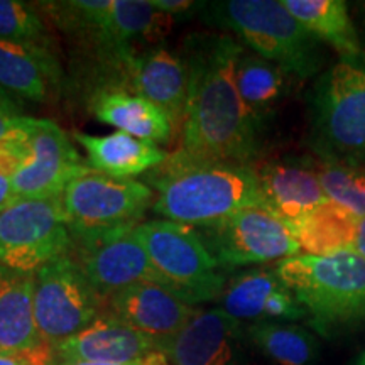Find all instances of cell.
Segmentation results:
<instances>
[{
    "label": "cell",
    "instance_id": "cell-5",
    "mask_svg": "<svg viewBox=\"0 0 365 365\" xmlns=\"http://www.w3.org/2000/svg\"><path fill=\"white\" fill-rule=\"evenodd\" d=\"M208 12L210 19L235 33L257 56L276 63L296 78L318 76L327 63L322 41L277 0L213 2Z\"/></svg>",
    "mask_w": 365,
    "mask_h": 365
},
{
    "label": "cell",
    "instance_id": "cell-34",
    "mask_svg": "<svg viewBox=\"0 0 365 365\" xmlns=\"http://www.w3.org/2000/svg\"><path fill=\"white\" fill-rule=\"evenodd\" d=\"M158 11L164 14H170V16H176V14H185L193 9L196 4L190 2V0H149Z\"/></svg>",
    "mask_w": 365,
    "mask_h": 365
},
{
    "label": "cell",
    "instance_id": "cell-9",
    "mask_svg": "<svg viewBox=\"0 0 365 365\" xmlns=\"http://www.w3.org/2000/svg\"><path fill=\"white\" fill-rule=\"evenodd\" d=\"M103 301L70 254L34 272V319L46 344L70 339L103 314Z\"/></svg>",
    "mask_w": 365,
    "mask_h": 365
},
{
    "label": "cell",
    "instance_id": "cell-15",
    "mask_svg": "<svg viewBox=\"0 0 365 365\" xmlns=\"http://www.w3.org/2000/svg\"><path fill=\"white\" fill-rule=\"evenodd\" d=\"M159 352V344L110 314H100L91 325L53 345L54 362L130 364Z\"/></svg>",
    "mask_w": 365,
    "mask_h": 365
},
{
    "label": "cell",
    "instance_id": "cell-28",
    "mask_svg": "<svg viewBox=\"0 0 365 365\" xmlns=\"http://www.w3.org/2000/svg\"><path fill=\"white\" fill-rule=\"evenodd\" d=\"M327 198L350 212L359 220L365 218V166L312 161Z\"/></svg>",
    "mask_w": 365,
    "mask_h": 365
},
{
    "label": "cell",
    "instance_id": "cell-16",
    "mask_svg": "<svg viewBox=\"0 0 365 365\" xmlns=\"http://www.w3.org/2000/svg\"><path fill=\"white\" fill-rule=\"evenodd\" d=\"M222 309L239 322H307V313L276 269H255L228 281Z\"/></svg>",
    "mask_w": 365,
    "mask_h": 365
},
{
    "label": "cell",
    "instance_id": "cell-1",
    "mask_svg": "<svg viewBox=\"0 0 365 365\" xmlns=\"http://www.w3.org/2000/svg\"><path fill=\"white\" fill-rule=\"evenodd\" d=\"M244 48L230 36H205L188 46L190 90L180 145L166 164H245L259 153L261 125L245 107L235 83Z\"/></svg>",
    "mask_w": 365,
    "mask_h": 365
},
{
    "label": "cell",
    "instance_id": "cell-25",
    "mask_svg": "<svg viewBox=\"0 0 365 365\" xmlns=\"http://www.w3.org/2000/svg\"><path fill=\"white\" fill-rule=\"evenodd\" d=\"M359 218L328 200L294 225V239L308 255H333L354 250Z\"/></svg>",
    "mask_w": 365,
    "mask_h": 365
},
{
    "label": "cell",
    "instance_id": "cell-36",
    "mask_svg": "<svg viewBox=\"0 0 365 365\" xmlns=\"http://www.w3.org/2000/svg\"><path fill=\"white\" fill-rule=\"evenodd\" d=\"M354 365H365V350L359 355L357 360H355V362H354Z\"/></svg>",
    "mask_w": 365,
    "mask_h": 365
},
{
    "label": "cell",
    "instance_id": "cell-24",
    "mask_svg": "<svg viewBox=\"0 0 365 365\" xmlns=\"http://www.w3.org/2000/svg\"><path fill=\"white\" fill-rule=\"evenodd\" d=\"M173 22V16L158 11L149 0H112L103 48L110 49L122 61H127L132 56V43L139 39L158 43L170 33Z\"/></svg>",
    "mask_w": 365,
    "mask_h": 365
},
{
    "label": "cell",
    "instance_id": "cell-2",
    "mask_svg": "<svg viewBox=\"0 0 365 365\" xmlns=\"http://www.w3.org/2000/svg\"><path fill=\"white\" fill-rule=\"evenodd\" d=\"M281 281L323 339L335 340L365 328V259L354 250L333 255L298 254L277 262Z\"/></svg>",
    "mask_w": 365,
    "mask_h": 365
},
{
    "label": "cell",
    "instance_id": "cell-3",
    "mask_svg": "<svg viewBox=\"0 0 365 365\" xmlns=\"http://www.w3.org/2000/svg\"><path fill=\"white\" fill-rule=\"evenodd\" d=\"M150 181L158 191L154 212L193 228L213 225L244 208H264L257 175L245 164L163 163Z\"/></svg>",
    "mask_w": 365,
    "mask_h": 365
},
{
    "label": "cell",
    "instance_id": "cell-19",
    "mask_svg": "<svg viewBox=\"0 0 365 365\" xmlns=\"http://www.w3.org/2000/svg\"><path fill=\"white\" fill-rule=\"evenodd\" d=\"M61 70L49 48L0 39V90L46 102L56 93Z\"/></svg>",
    "mask_w": 365,
    "mask_h": 365
},
{
    "label": "cell",
    "instance_id": "cell-11",
    "mask_svg": "<svg viewBox=\"0 0 365 365\" xmlns=\"http://www.w3.org/2000/svg\"><path fill=\"white\" fill-rule=\"evenodd\" d=\"M70 255L102 301L135 282L158 284V276L135 227L73 239Z\"/></svg>",
    "mask_w": 365,
    "mask_h": 365
},
{
    "label": "cell",
    "instance_id": "cell-18",
    "mask_svg": "<svg viewBox=\"0 0 365 365\" xmlns=\"http://www.w3.org/2000/svg\"><path fill=\"white\" fill-rule=\"evenodd\" d=\"M132 93L158 105L180 135L190 90V70L185 58L164 48L149 49L127 59Z\"/></svg>",
    "mask_w": 365,
    "mask_h": 365
},
{
    "label": "cell",
    "instance_id": "cell-38",
    "mask_svg": "<svg viewBox=\"0 0 365 365\" xmlns=\"http://www.w3.org/2000/svg\"><path fill=\"white\" fill-rule=\"evenodd\" d=\"M0 352H2V350H0Z\"/></svg>",
    "mask_w": 365,
    "mask_h": 365
},
{
    "label": "cell",
    "instance_id": "cell-13",
    "mask_svg": "<svg viewBox=\"0 0 365 365\" xmlns=\"http://www.w3.org/2000/svg\"><path fill=\"white\" fill-rule=\"evenodd\" d=\"M103 313L139 330L159 344V350L181 330L196 308L156 282H135L103 301Z\"/></svg>",
    "mask_w": 365,
    "mask_h": 365
},
{
    "label": "cell",
    "instance_id": "cell-7",
    "mask_svg": "<svg viewBox=\"0 0 365 365\" xmlns=\"http://www.w3.org/2000/svg\"><path fill=\"white\" fill-rule=\"evenodd\" d=\"M71 245L61 196L21 198L0 212V266L34 274Z\"/></svg>",
    "mask_w": 365,
    "mask_h": 365
},
{
    "label": "cell",
    "instance_id": "cell-4",
    "mask_svg": "<svg viewBox=\"0 0 365 365\" xmlns=\"http://www.w3.org/2000/svg\"><path fill=\"white\" fill-rule=\"evenodd\" d=\"M308 117V144L319 161L365 166V54L319 73Z\"/></svg>",
    "mask_w": 365,
    "mask_h": 365
},
{
    "label": "cell",
    "instance_id": "cell-31",
    "mask_svg": "<svg viewBox=\"0 0 365 365\" xmlns=\"http://www.w3.org/2000/svg\"><path fill=\"white\" fill-rule=\"evenodd\" d=\"M31 117L22 115L17 105L4 90H0V143L24 139Z\"/></svg>",
    "mask_w": 365,
    "mask_h": 365
},
{
    "label": "cell",
    "instance_id": "cell-20",
    "mask_svg": "<svg viewBox=\"0 0 365 365\" xmlns=\"http://www.w3.org/2000/svg\"><path fill=\"white\" fill-rule=\"evenodd\" d=\"M46 346L34 319V274L0 266V350L31 354Z\"/></svg>",
    "mask_w": 365,
    "mask_h": 365
},
{
    "label": "cell",
    "instance_id": "cell-26",
    "mask_svg": "<svg viewBox=\"0 0 365 365\" xmlns=\"http://www.w3.org/2000/svg\"><path fill=\"white\" fill-rule=\"evenodd\" d=\"M289 73L276 63L267 61L257 54L242 51L235 65V83L245 107L252 117L264 124L274 107L287 91Z\"/></svg>",
    "mask_w": 365,
    "mask_h": 365
},
{
    "label": "cell",
    "instance_id": "cell-27",
    "mask_svg": "<svg viewBox=\"0 0 365 365\" xmlns=\"http://www.w3.org/2000/svg\"><path fill=\"white\" fill-rule=\"evenodd\" d=\"M252 344L277 365H313L318 340L307 328L293 323L264 322L247 328Z\"/></svg>",
    "mask_w": 365,
    "mask_h": 365
},
{
    "label": "cell",
    "instance_id": "cell-21",
    "mask_svg": "<svg viewBox=\"0 0 365 365\" xmlns=\"http://www.w3.org/2000/svg\"><path fill=\"white\" fill-rule=\"evenodd\" d=\"M75 139L83 145L88 156V166L115 180H130L132 176L161 166L168 153L154 143L137 139L125 132L108 135H88L76 132Z\"/></svg>",
    "mask_w": 365,
    "mask_h": 365
},
{
    "label": "cell",
    "instance_id": "cell-12",
    "mask_svg": "<svg viewBox=\"0 0 365 365\" xmlns=\"http://www.w3.org/2000/svg\"><path fill=\"white\" fill-rule=\"evenodd\" d=\"M27 144L31 159L12 178L17 200L61 196L75 178L90 171L68 135L53 120L31 117Z\"/></svg>",
    "mask_w": 365,
    "mask_h": 365
},
{
    "label": "cell",
    "instance_id": "cell-37",
    "mask_svg": "<svg viewBox=\"0 0 365 365\" xmlns=\"http://www.w3.org/2000/svg\"><path fill=\"white\" fill-rule=\"evenodd\" d=\"M362 9H364V12H365V2L362 4Z\"/></svg>",
    "mask_w": 365,
    "mask_h": 365
},
{
    "label": "cell",
    "instance_id": "cell-35",
    "mask_svg": "<svg viewBox=\"0 0 365 365\" xmlns=\"http://www.w3.org/2000/svg\"><path fill=\"white\" fill-rule=\"evenodd\" d=\"M354 252L362 255L365 259V218L359 222V232H357V240H355Z\"/></svg>",
    "mask_w": 365,
    "mask_h": 365
},
{
    "label": "cell",
    "instance_id": "cell-30",
    "mask_svg": "<svg viewBox=\"0 0 365 365\" xmlns=\"http://www.w3.org/2000/svg\"><path fill=\"white\" fill-rule=\"evenodd\" d=\"M31 159V149L24 139H14L0 143V212L17 202L12 178L16 171Z\"/></svg>",
    "mask_w": 365,
    "mask_h": 365
},
{
    "label": "cell",
    "instance_id": "cell-29",
    "mask_svg": "<svg viewBox=\"0 0 365 365\" xmlns=\"http://www.w3.org/2000/svg\"><path fill=\"white\" fill-rule=\"evenodd\" d=\"M0 39L49 48V34L38 9L19 0H0Z\"/></svg>",
    "mask_w": 365,
    "mask_h": 365
},
{
    "label": "cell",
    "instance_id": "cell-17",
    "mask_svg": "<svg viewBox=\"0 0 365 365\" xmlns=\"http://www.w3.org/2000/svg\"><path fill=\"white\" fill-rule=\"evenodd\" d=\"M264 210L293 228L328 198L312 161H269L254 168Z\"/></svg>",
    "mask_w": 365,
    "mask_h": 365
},
{
    "label": "cell",
    "instance_id": "cell-33",
    "mask_svg": "<svg viewBox=\"0 0 365 365\" xmlns=\"http://www.w3.org/2000/svg\"><path fill=\"white\" fill-rule=\"evenodd\" d=\"M54 365H170L166 355L161 350L148 355L143 360H137V362L130 364H112V362H54Z\"/></svg>",
    "mask_w": 365,
    "mask_h": 365
},
{
    "label": "cell",
    "instance_id": "cell-23",
    "mask_svg": "<svg viewBox=\"0 0 365 365\" xmlns=\"http://www.w3.org/2000/svg\"><path fill=\"white\" fill-rule=\"evenodd\" d=\"M282 6L322 43L339 53L340 59L364 56L357 27L344 0H281Z\"/></svg>",
    "mask_w": 365,
    "mask_h": 365
},
{
    "label": "cell",
    "instance_id": "cell-14",
    "mask_svg": "<svg viewBox=\"0 0 365 365\" xmlns=\"http://www.w3.org/2000/svg\"><path fill=\"white\" fill-rule=\"evenodd\" d=\"M242 327L222 308L196 309L191 319L161 352L173 365H234L239 354Z\"/></svg>",
    "mask_w": 365,
    "mask_h": 365
},
{
    "label": "cell",
    "instance_id": "cell-6",
    "mask_svg": "<svg viewBox=\"0 0 365 365\" xmlns=\"http://www.w3.org/2000/svg\"><path fill=\"white\" fill-rule=\"evenodd\" d=\"M158 284L191 304L217 299L227 281L198 230L171 220H153L135 225Z\"/></svg>",
    "mask_w": 365,
    "mask_h": 365
},
{
    "label": "cell",
    "instance_id": "cell-10",
    "mask_svg": "<svg viewBox=\"0 0 365 365\" xmlns=\"http://www.w3.org/2000/svg\"><path fill=\"white\" fill-rule=\"evenodd\" d=\"M200 237L222 271L250 264L281 262L301 254L293 230L264 208H244L213 225Z\"/></svg>",
    "mask_w": 365,
    "mask_h": 365
},
{
    "label": "cell",
    "instance_id": "cell-8",
    "mask_svg": "<svg viewBox=\"0 0 365 365\" xmlns=\"http://www.w3.org/2000/svg\"><path fill=\"white\" fill-rule=\"evenodd\" d=\"M73 239L139 225L154 205V191L135 180H115L98 171L75 178L61 195Z\"/></svg>",
    "mask_w": 365,
    "mask_h": 365
},
{
    "label": "cell",
    "instance_id": "cell-32",
    "mask_svg": "<svg viewBox=\"0 0 365 365\" xmlns=\"http://www.w3.org/2000/svg\"><path fill=\"white\" fill-rule=\"evenodd\" d=\"M0 365H54L53 346H46L31 354L0 352Z\"/></svg>",
    "mask_w": 365,
    "mask_h": 365
},
{
    "label": "cell",
    "instance_id": "cell-22",
    "mask_svg": "<svg viewBox=\"0 0 365 365\" xmlns=\"http://www.w3.org/2000/svg\"><path fill=\"white\" fill-rule=\"evenodd\" d=\"M95 117L118 132L148 143H170L175 139L171 120L158 105L124 90H108L97 95L91 105Z\"/></svg>",
    "mask_w": 365,
    "mask_h": 365
}]
</instances>
